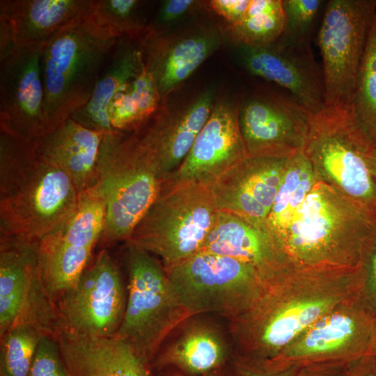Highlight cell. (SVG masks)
I'll use <instances>...</instances> for the list:
<instances>
[{
  "label": "cell",
  "instance_id": "23",
  "mask_svg": "<svg viewBox=\"0 0 376 376\" xmlns=\"http://www.w3.org/2000/svg\"><path fill=\"white\" fill-rule=\"evenodd\" d=\"M104 134L71 118L36 141L39 156L63 171L81 193L97 182V162Z\"/></svg>",
  "mask_w": 376,
  "mask_h": 376
},
{
  "label": "cell",
  "instance_id": "29",
  "mask_svg": "<svg viewBox=\"0 0 376 376\" xmlns=\"http://www.w3.org/2000/svg\"><path fill=\"white\" fill-rule=\"evenodd\" d=\"M285 19L281 0H251L243 19L228 30L244 47H267L279 40Z\"/></svg>",
  "mask_w": 376,
  "mask_h": 376
},
{
  "label": "cell",
  "instance_id": "9",
  "mask_svg": "<svg viewBox=\"0 0 376 376\" xmlns=\"http://www.w3.org/2000/svg\"><path fill=\"white\" fill-rule=\"evenodd\" d=\"M164 268L178 300L192 317L214 313L228 320L247 309L267 285L250 265L203 250Z\"/></svg>",
  "mask_w": 376,
  "mask_h": 376
},
{
  "label": "cell",
  "instance_id": "24",
  "mask_svg": "<svg viewBox=\"0 0 376 376\" xmlns=\"http://www.w3.org/2000/svg\"><path fill=\"white\" fill-rule=\"evenodd\" d=\"M144 65L142 39L118 38L102 69L91 100L70 118L103 134L114 132L108 118L109 104L135 79Z\"/></svg>",
  "mask_w": 376,
  "mask_h": 376
},
{
  "label": "cell",
  "instance_id": "30",
  "mask_svg": "<svg viewBox=\"0 0 376 376\" xmlns=\"http://www.w3.org/2000/svg\"><path fill=\"white\" fill-rule=\"evenodd\" d=\"M353 107L362 126L376 141V13L358 74Z\"/></svg>",
  "mask_w": 376,
  "mask_h": 376
},
{
  "label": "cell",
  "instance_id": "11",
  "mask_svg": "<svg viewBox=\"0 0 376 376\" xmlns=\"http://www.w3.org/2000/svg\"><path fill=\"white\" fill-rule=\"evenodd\" d=\"M375 8L374 1H329L318 33L326 107H353L358 74Z\"/></svg>",
  "mask_w": 376,
  "mask_h": 376
},
{
  "label": "cell",
  "instance_id": "45",
  "mask_svg": "<svg viewBox=\"0 0 376 376\" xmlns=\"http://www.w3.org/2000/svg\"><path fill=\"white\" fill-rule=\"evenodd\" d=\"M375 354H376V346H375Z\"/></svg>",
  "mask_w": 376,
  "mask_h": 376
},
{
  "label": "cell",
  "instance_id": "3",
  "mask_svg": "<svg viewBox=\"0 0 376 376\" xmlns=\"http://www.w3.org/2000/svg\"><path fill=\"white\" fill-rule=\"evenodd\" d=\"M376 224L333 186L318 179L276 243L296 266H363Z\"/></svg>",
  "mask_w": 376,
  "mask_h": 376
},
{
  "label": "cell",
  "instance_id": "8",
  "mask_svg": "<svg viewBox=\"0 0 376 376\" xmlns=\"http://www.w3.org/2000/svg\"><path fill=\"white\" fill-rule=\"evenodd\" d=\"M125 314L115 336L150 363L170 334L192 317L180 304L162 262L129 242Z\"/></svg>",
  "mask_w": 376,
  "mask_h": 376
},
{
  "label": "cell",
  "instance_id": "13",
  "mask_svg": "<svg viewBox=\"0 0 376 376\" xmlns=\"http://www.w3.org/2000/svg\"><path fill=\"white\" fill-rule=\"evenodd\" d=\"M120 273L103 249L55 306L58 327L74 334L111 337L125 314L127 296Z\"/></svg>",
  "mask_w": 376,
  "mask_h": 376
},
{
  "label": "cell",
  "instance_id": "36",
  "mask_svg": "<svg viewBox=\"0 0 376 376\" xmlns=\"http://www.w3.org/2000/svg\"><path fill=\"white\" fill-rule=\"evenodd\" d=\"M251 0H212L210 8L225 19L229 26L239 23L244 17Z\"/></svg>",
  "mask_w": 376,
  "mask_h": 376
},
{
  "label": "cell",
  "instance_id": "39",
  "mask_svg": "<svg viewBox=\"0 0 376 376\" xmlns=\"http://www.w3.org/2000/svg\"><path fill=\"white\" fill-rule=\"evenodd\" d=\"M16 46L10 18L3 10L0 9V61L8 56Z\"/></svg>",
  "mask_w": 376,
  "mask_h": 376
},
{
  "label": "cell",
  "instance_id": "14",
  "mask_svg": "<svg viewBox=\"0 0 376 376\" xmlns=\"http://www.w3.org/2000/svg\"><path fill=\"white\" fill-rule=\"evenodd\" d=\"M38 244L1 240L0 335L19 324H31L46 335L56 336L55 306L42 282Z\"/></svg>",
  "mask_w": 376,
  "mask_h": 376
},
{
  "label": "cell",
  "instance_id": "35",
  "mask_svg": "<svg viewBox=\"0 0 376 376\" xmlns=\"http://www.w3.org/2000/svg\"><path fill=\"white\" fill-rule=\"evenodd\" d=\"M29 376H70L55 336L44 335L40 339Z\"/></svg>",
  "mask_w": 376,
  "mask_h": 376
},
{
  "label": "cell",
  "instance_id": "41",
  "mask_svg": "<svg viewBox=\"0 0 376 376\" xmlns=\"http://www.w3.org/2000/svg\"><path fill=\"white\" fill-rule=\"evenodd\" d=\"M347 376H376V354L360 357L347 366Z\"/></svg>",
  "mask_w": 376,
  "mask_h": 376
},
{
  "label": "cell",
  "instance_id": "38",
  "mask_svg": "<svg viewBox=\"0 0 376 376\" xmlns=\"http://www.w3.org/2000/svg\"><path fill=\"white\" fill-rule=\"evenodd\" d=\"M232 363L240 376H297L298 368L269 370L244 360L233 359Z\"/></svg>",
  "mask_w": 376,
  "mask_h": 376
},
{
  "label": "cell",
  "instance_id": "27",
  "mask_svg": "<svg viewBox=\"0 0 376 376\" xmlns=\"http://www.w3.org/2000/svg\"><path fill=\"white\" fill-rule=\"evenodd\" d=\"M143 43L145 65L153 75L162 98L202 64L212 51L214 41L197 36L185 38L164 51L147 34Z\"/></svg>",
  "mask_w": 376,
  "mask_h": 376
},
{
  "label": "cell",
  "instance_id": "26",
  "mask_svg": "<svg viewBox=\"0 0 376 376\" xmlns=\"http://www.w3.org/2000/svg\"><path fill=\"white\" fill-rule=\"evenodd\" d=\"M91 0H1L17 45L45 43L60 29L91 12Z\"/></svg>",
  "mask_w": 376,
  "mask_h": 376
},
{
  "label": "cell",
  "instance_id": "22",
  "mask_svg": "<svg viewBox=\"0 0 376 376\" xmlns=\"http://www.w3.org/2000/svg\"><path fill=\"white\" fill-rule=\"evenodd\" d=\"M56 337L70 376H152L150 363L115 336H84L59 329Z\"/></svg>",
  "mask_w": 376,
  "mask_h": 376
},
{
  "label": "cell",
  "instance_id": "32",
  "mask_svg": "<svg viewBox=\"0 0 376 376\" xmlns=\"http://www.w3.org/2000/svg\"><path fill=\"white\" fill-rule=\"evenodd\" d=\"M145 4L138 0H91V13L119 38L142 39L148 28L142 14Z\"/></svg>",
  "mask_w": 376,
  "mask_h": 376
},
{
  "label": "cell",
  "instance_id": "7",
  "mask_svg": "<svg viewBox=\"0 0 376 376\" xmlns=\"http://www.w3.org/2000/svg\"><path fill=\"white\" fill-rule=\"evenodd\" d=\"M218 212L210 187L164 180L126 242L157 256L168 267L203 249Z\"/></svg>",
  "mask_w": 376,
  "mask_h": 376
},
{
  "label": "cell",
  "instance_id": "4",
  "mask_svg": "<svg viewBox=\"0 0 376 376\" xmlns=\"http://www.w3.org/2000/svg\"><path fill=\"white\" fill-rule=\"evenodd\" d=\"M118 38L90 12L44 44L40 68L49 131L89 102Z\"/></svg>",
  "mask_w": 376,
  "mask_h": 376
},
{
  "label": "cell",
  "instance_id": "20",
  "mask_svg": "<svg viewBox=\"0 0 376 376\" xmlns=\"http://www.w3.org/2000/svg\"><path fill=\"white\" fill-rule=\"evenodd\" d=\"M213 107L212 95L207 93L180 111L170 112L159 107L135 130L162 181L185 160Z\"/></svg>",
  "mask_w": 376,
  "mask_h": 376
},
{
  "label": "cell",
  "instance_id": "15",
  "mask_svg": "<svg viewBox=\"0 0 376 376\" xmlns=\"http://www.w3.org/2000/svg\"><path fill=\"white\" fill-rule=\"evenodd\" d=\"M44 44L17 45L0 61V127L33 141L49 131L40 68Z\"/></svg>",
  "mask_w": 376,
  "mask_h": 376
},
{
  "label": "cell",
  "instance_id": "16",
  "mask_svg": "<svg viewBox=\"0 0 376 376\" xmlns=\"http://www.w3.org/2000/svg\"><path fill=\"white\" fill-rule=\"evenodd\" d=\"M312 113L292 98H256L239 111L248 157H288L304 150Z\"/></svg>",
  "mask_w": 376,
  "mask_h": 376
},
{
  "label": "cell",
  "instance_id": "43",
  "mask_svg": "<svg viewBox=\"0 0 376 376\" xmlns=\"http://www.w3.org/2000/svg\"><path fill=\"white\" fill-rule=\"evenodd\" d=\"M224 368H225V366L217 370L211 371L210 373H207L206 374H204L200 376H240V375L238 374L235 368L234 369L233 373H228V374L227 375L226 370H224ZM169 376H185V375L181 373H178V374L175 373V374H173Z\"/></svg>",
  "mask_w": 376,
  "mask_h": 376
},
{
  "label": "cell",
  "instance_id": "12",
  "mask_svg": "<svg viewBox=\"0 0 376 376\" xmlns=\"http://www.w3.org/2000/svg\"><path fill=\"white\" fill-rule=\"evenodd\" d=\"M105 210L104 199L93 187L80 194L69 217L38 242L40 276L53 304L76 283L87 267L102 236Z\"/></svg>",
  "mask_w": 376,
  "mask_h": 376
},
{
  "label": "cell",
  "instance_id": "31",
  "mask_svg": "<svg viewBox=\"0 0 376 376\" xmlns=\"http://www.w3.org/2000/svg\"><path fill=\"white\" fill-rule=\"evenodd\" d=\"M44 335L38 327L24 324L14 327L1 336L0 376H29Z\"/></svg>",
  "mask_w": 376,
  "mask_h": 376
},
{
  "label": "cell",
  "instance_id": "10",
  "mask_svg": "<svg viewBox=\"0 0 376 376\" xmlns=\"http://www.w3.org/2000/svg\"><path fill=\"white\" fill-rule=\"evenodd\" d=\"M375 346L376 313L362 293L322 316L273 359L257 365L269 370L346 366L375 354Z\"/></svg>",
  "mask_w": 376,
  "mask_h": 376
},
{
  "label": "cell",
  "instance_id": "40",
  "mask_svg": "<svg viewBox=\"0 0 376 376\" xmlns=\"http://www.w3.org/2000/svg\"><path fill=\"white\" fill-rule=\"evenodd\" d=\"M192 0H169L165 1L159 11L158 20L168 22L185 14L194 3Z\"/></svg>",
  "mask_w": 376,
  "mask_h": 376
},
{
  "label": "cell",
  "instance_id": "17",
  "mask_svg": "<svg viewBox=\"0 0 376 376\" xmlns=\"http://www.w3.org/2000/svg\"><path fill=\"white\" fill-rule=\"evenodd\" d=\"M288 157H247L210 186L219 211L263 228L285 170Z\"/></svg>",
  "mask_w": 376,
  "mask_h": 376
},
{
  "label": "cell",
  "instance_id": "33",
  "mask_svg": "<svg viewBox=\"0 0 376 376\" xmlns=\"http://www.w3.org/2000/svg\"><path fill=\"white\" fill-rule=\"evenodd\" d=\"M319 0H284L283 8L285 26L281 38L306 42V35L319 10Z\"/></svg>",
  "mask_w": 376,
  "mask_h": 376
},
{
  "label": "cell",
  "instance_id": "44",
  "mask_svg": "<svg viewBox=\"0 0 376 376\" xmlns=\"http://www.w3.org/2000/svg\"><path fill=\"white\" fill-rule=\"evenodd\" d=\"M369 162L371 168L373 175L376 180V141H374V143L371 148L370 155H369Z\"/></svg>",
  "mask_w": 376,
  "mask_h": 376
},
{
  "label": "cell",
  "instance_id": "34",
  "mask_svg": "<svg viewBox=\"0 0 376 376\" xmlns=\"http://www.w3.org/2000/svg\"><path fill=\"white\" fill-rule=\"evenodd\" d=\"M127 90L143 125L157 111L162 100L156 80L145 65Z\"/></svg>",
  "mask_w": 376,
  "mask_h": 376
},
{
  "label": "cell",
  "instance_id": "18",
  "mask_svg": "<svg viewBox=\"0 0 376 376\" xmlns=\"http://www.w3.org/2000/svg\"><path fill=\"white\" fill-rule=\"evenodd\" d=\"M247 157L239 110L231 102L221 100L213 107L180 167L164 180H189L210 187L225 171Z\"/></svg>",
  "mask_w": 376,
  "mask_h": 376
},
{
  "label": "cell",
  "instance_id": "19",
  "mask_svg": "<svg viewBox=\"0 0 376 376\" xmlns=\"http://www.w3.org/2000/svg\"><path fill=\"white\" fill-rule=\"evenodd\" d=\"M283 39V38H282ZM278 48L244 47L243 59L253 75L285 88L297 102L311 113L325 106L323 82L320 81L306 42L283 39Z\"/></svg>",
  "mask_w": 376,
  "mask_h": 376
},
{
  "label": "cell",
  "instance_id": "2",
  "mask_svg": "<svg viewBox=\"0 0 376 376\" xmlns=\"http://www.w3.org/2000/svg\"><path fill=\"white\" fill-rule=\"evenodd\" d=\"M80 197L36 141L0 130V239L38 243L75 210Z\"/></svg>",
  "mask_w": 376,
  "mask_h": 376
},
{
  "label": "cell",
  "instance_id": "25",
  "mask_svg": "<svg viewBox=\"0 0 376 376\" xmlns=\"http://www.w3.org/2000/svg\"><path fill=\"white\" fill-rule=\"evenodd\" d=\"M231 353L232 346L214 324L192 322L158 352L151 368L173 367L185 376H200L224 367Z\"/></svg>",
  "mask_w": 376,
  "mask_h": 376
},
{
  "label": "cell",
  "instance_id": "6",
  "mask_svg": "<svg viewBox=\"0 0 376 376\" xmlns=\"http://www.w3.org/2000/svg\"><path fill=\"white\" fill-rule=\"evenodd\" d=\"M162 185L137 133L104 134L94 186L106 206L100 240L107 244L127 241L156 198Z\"/></svg>",
  "mask_w": 376,
  "mask_h": 376
},
{
  "label": "cell",
  "instance_id": "28",
  "mask_svg": "<svg viewBox=\"0 0 376 376\" xmlns=\"http://www.w3.org/2000/svg\"><path fill=\"white\" fill-rule=\"evenodd\" d=\"M318 179L304 150L288 157L281 183L263 227L275 243L292 222Z\"/></svg>",
  "mask_w": 376,
  "mask_h": 376
},
{
  "label": "cell",
  "instance_id": "37",
  "mask_svg": "<svg viewBox=\"0 0 376 376\" xmlns=\"http://www.w3.org/2000/svg\"><path fill=\"white\" fill-rule=\"evenodd\" d=\"M363 297L376 313V240L365 263Z\"/></svg>",
  "mask_w": 376,
  "mask_h": 376
},
{
  "label": "cell",
  "instance_id": "21",
  "mask_svg": "<svg viewBox=\"0 0 376 376\" xmlns=\"http://www.w3.org/2000/svg\"><path fill=\"white\" fill-rule=\"evenodd\" d=\"M202 250L250 265L266 284L296 266L263 228L221 211L218 212Z\"/></svg>",
  "mask_w": 376,
  "mask_h": 376
},
{
  "label": "cell",
  "instance_id": "42",
  "mask_svg": "<svg viewBox=\"0 0 376 376\" xmlns=\"http://www.w3.org/2000/svg\"><path fill=\"white\" fill-rule=\"evenodd\" d=\"M347 366H322L298 368L297 376H347Z\"/></svg>",
  "mask_w": 376,
  "mask_h": 376
},
{
  "label": "cell",
  "instance_id": "5",
  "mask_svg": "<svg viewBox=\"0 0 376 376\" xmlns=\"http://www.w3.org/2000/svg\"><path fill=\"white\" fill-rule=\"evenodd\" d=\"M374 141L353 107H325L312 113L304 152L319 179L376 224V180L369 162Z\"/></svg>",
  "mask_w": 376,
  "mask_h": 376
},
{
  "label": "cell",
  "instance_id": "1",
  "mask_svg": "<svg viewBox=\"0 0 376 376\" xmlns=\"http://www.w3.org/2000/svg\"><path fill=\"white\" fill-rule=\"evenodd\" d=\"M364 282L365 265L295 266L228 320L232 359L269 362L322 316L360 296Z\"/></svg>",
  "mask_w": 376,
  "mask_h": 376
}]
</instances>
